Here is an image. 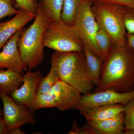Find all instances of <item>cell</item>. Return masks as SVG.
Here are the masks:
<instances>
[{
	"label": "cell",
	"instance_id": "1",
	"mask_svg": "<svg viewBox=\"0 0 134 134\" xmlns=\"http://www.w3.org/2000/svg\"><path fill=\"white\" fill-rule=\"evenodd\" d=\"M106 90H134V53L126 43L113 45L104 60L100 82L93 92Z\"/></svg>",
	"mask_w": 134,
	"mask_h": 134
},
{
	"label": "cell",
	"instance_id": "2",
	"mask_svg": "<svg viewBox=\"0 0 134 134\" xmlns=\"http://www.w3.org/2000/svg\"><path fill=\"white\" fill-rule=\"evenodd\" d=\"M51 68L60 80L71 85L82 94L91 92L94 84L89 79L83 52H60L55 51L51 56Z\"/></svg>",
	"mask_w": 134,
	"mask_h": 134
},
{
	"label": "cell",
	"instance_id": "3",
	"mask_svg": "<svg viewBox=\"0 0 134 134\" xmlns=\"http://www.w3.org/2000/svg\"><path fill=\"white\" fill-rule=\"evenodd\" d=\"M50 23L39 2L34 22L27 28L22 29L17 42L21 58L27 65L29 71L41 65L44 60L45 47L43 37Z\"/></svg>",
	"mask_w": 134,
	"mask_h": 134
},
{
	"label": "cell",
	"instance_id": "4",
	"mask_svg": "<svg viewBox=\"0 0 134 134\" xmlns=\"http://www.w3.org/2000/svg\"><path fill=\"white\" fill-rule=\"evenodd\" d=\"M127 8L114 4H95L92 7L99 28L109 34L114 44L123 45L126 43L125 16Z\"/></svg>",
	"mask_w": 134,
	"mask_h": 134
},
{
	"label": "cell",
	"instance_id": "5",
	"mask_svg": "<svg viewBox=\"0 0 134 134\" xmlns=\"http://www.w3.org/2000/svg\"><path fill=\"white\" fill-rule=\"evenodd\" d=\"M43 43L45 47L60 52H83L84 48L74 25L61 20L49 24L44 33Z\"/></svg>",
	"mask_w": 134,
	"mask_h": 134
},
{
	"label": "cell",
	"instance_id": "6",
	"mask_svg": "<svg viewBox=\"0 0 134 134\" xmlns=\"http://www.w3.org/2000/svg\"><path fill=\"white\" fill-rule=\"evenodd\" d=\"M92 3L84 0L76 11L73 25L79 34L84 47L100 57L104 61L96 40V34L99 29L92 10Z\"/></svg>",
	"mask_w": 134,
	"mask_h": 134
},
{
	"label": "cell",
	"instance_id": "7",
	"mask_svg": "<svg viewBox=\"0 0 134 134\" xmlns=\"http://www.w3.org/2000/svg\"><path fill=\"white\" fill-rule=\"evenodd\" d=\"M134 98V90L121 92L111 90L89 92L82 95L75 110L81 114L97 107L106 105L121 104L126 105Z\"/></svg>",
	"mask_w": 134,
	"mask_h": 134
},
{
	"label": "cell",
	"instance_id": "8",
	"mask_svg": "<svg viewBox=\"0 0 134 134\" xmlns=\"http://www.w3.org/2000/svg\"><path fill=\"white\" fill-rule=\"evenodd\" d=\"M3 105V119L9 131L27 124H35L34 110L15 103L8 94L0 92Z\"/></svg>",
	"mask_w": 134,
	"mask_h": 134
},
{
	"label": "cell",
	"instance_id": "9",
	"mask_svg": "<svg viewBox=\"0 0 134 134\" xmlns=\"http://www.w3.org/2000/svg\"><path fill=\"white\" fill-rule=\"evenodd\" d=\"M42 76L41 70L35 72L28 70L22 77L23 85L10 94L15 103L34 110V103L37 90Z\"/></svg>",
	"mask_w": 134,
	"mask_h": 134
},
{
	"label": "cell",
	"instance_id": "10",
	"mask_svg": "<svg viewBox=\"0 0 134 134\" xmlns=\"http://www.w3.org/2000/svg\"><path fill=\"white\" fill-rule=\"evenodd\" d=\"M22 29L12 36L0 52V68H6L23 74L29 70L26 63L20 55L17 42Z\"/></svg>",
	"mask_w": 134,
	"mask_h": 134
},
{
	"label": "cell",
	"instance_id": "11",
	"mask_svg": "<svg viewBox=\"0 0 134 134\" xmlns=\"http://www.w3.org/2000/svg\"><path fill=\"white\" fill-rule=\"evenodd\" d=\"M49 93L56 101L58 110L62 111L75 109L82 96L74 87L60 79Z\"/></svg>",
	"mask_w": 134,
	"mask_h": 134
},
{
	"label": "cell",
	"instance_id": "12",
	"mask_svg": "<svg viewBox=\"0 0 134 134\" xmlns=\"http://www.w3.org/2000/svg\"><path fill=\"white\" fill-rule=\"evenodd\" d=\"M36 16L19 9L15 17L9 21L0 23V50L17 31L23 28Z\"/></svg>",
	"mask_w": 134,
	"mask_h": 134
},
{
	"label": "cell",
	"instance_id": "13",
	"mask_svg": "<svg viewBox=\"0 0 134 134\" xmlns=\"http://www.w3.org/2000/svg\"><path fill=\"white\" fill-rule=\"evenodd\" d=\"M125 112L107 119L87 121L96 130L97 134H122L125 130Z\"/></svg>",
	"mask_w": 134,
	"mask_h": 134
},
{
	"label": "cell",
	"instance_id": "14",
	"mask_svg": "<svg viewBox=\"0 0 134 134\" xmlns=\"http://www.w3.org/2000/svg\"><path fill=\"white\" fill-rule=\"evenodd\" d=\"M125 106L121 104L101 105L85 111L81 114L87 121L102 120L114 117L124 111Z\"/></svg>",
	"mask_w": 134,
	"mask_h": 134
},
{
	"label": "cell",
	"instance_id": "15",
	"mask_svg": "<svg viewBox=\"0 0 134 134\" xmlns=\"http://www.w3.org/2000/svg\"><path fill=\"white\" fill-rule=\"evenodd\" d=\"M83 52L86 60L87 76L94 85L97 86L100 82L104 61L86 47L84 48Z\"/></svg>",
	"mask_w": 134,
	"mask_h": 134
},
{
	"label": "cell",
	"instance_id": "16",
	"mask_svg": "<svg viewBox=\"0 0 134 134\" xmlns=\"http://www.w3.org/2000/svg\"><path fill=\"white\" fill-rule=\"evenodd\" d=\"M23 74L0 68V92L10 94L23 83Z\"/></svg>",
	"mask_w": 134,
	"mask_h": 134
},
{
	"label": "cell",
	"instance_id": "17",
	"mask_svg": "<svg viewBox=\"0 0 134 134\" xmlns=\"http://www.w3.org/2000/svg\"><path fill=\"white\" fill-rule=\"evenodd\" d=\"M64 0H41L40 2L50 23L61 21Z\"/></svg>",
	"mask_w": 134,
	"mask_h": 134
},
{
	"label": "cell",
	"instance_id": "18",
	"mask_svg": "<svg viewBox=\"0 0 134 134\" xmlns=\"http://www.w3.org/2000/svg\"><path fill=\"white\" fill-rule=\"evenodd\" d=\"M84 0H64L61 20L67 24L73 25L76 11Z\"/></svg>",
	"mask_w": 134,
	"mask_h": 134
},
{
	"label": "cell",
	"instance_id": "19",
	"mask_svg": "<svg viewBox=\"0 0 134 134\" xmlns=\"http://www.w3.org/2000/svg\"><path fill=\"white\" fill-rule=\"evenodd\" d=\"M96 40L97 45L104 60L114 44L112 39L106 32L99 28L96 34Z\"/></svg>",
	"mask_w": 134,
	"mask_h": 134
},
{
	"label": "cell",
	"instance_id": "20",
	"mask_svg": "<svg viewBox=\"0 0 134 134\" xmlns=\"http://www.w3.org/2000/svg\"><path fill=\"white\" fill-rule=\"evenodd\" d=\"M59 77L55 70L51 68L49 73L47 76L41 78L37 90V94L48 93L51 88L58 80Z\"/></svg>",
	"mask_w": 134,
	"mask_h": 134
},
{
	"label": "cell",
	"instance_id": "21",
	"mask_svg": "<svg viewBox=\"0 0 134 134\" xmlns=\"http://www.w3.org/2000/svg\"><path fill=\"white\" fill-rule=\"evenodd\" d=\"M55 107H57V103L49 92L36 94L34 103V111L40 108Z\"/></svg>",
	"mask_w": 134,
	"mask_h": 134
},
{
	"label": "cell",
	"instance_id": "22",
	"mask_svg": "<svg viewBox=\"0 0 134 134\" xmlns=\"http://www.w3.org/2000/svg\"><path fill=\"white\" fill-rule=\"evenodd\" d=\"M124 112L125 130H134V98L125 105Z\"/></svg>",
	"mask_w": 134,
	"mask_h": 134
},
{
	"label": "cell",
	"instance_id": "23",
	"mask_svg": "<svg viewBox=\"0 0 134 134\" xmlns=\"http://www.w3.org/2000/svg\"><path fill=\"white\" fill-rule=\"evenodd\" d=\"M16 7L19 9H22L26 11L37 15L38 12L39 3L34 0H15Z\"/></svg>",
	"mask_w": 134,
	"mask_h": 134
},
{
	"label": "cell",
	"instance_id": "24",
	"mask_svg": "<svg viewBox=\"0 0 134 134\" xmlns=\"http://www.w3.org/2000/svg\"><path fill=\"white\" fill-rule=\"evenodd\" d=\"M18 10L15 8L11 0H0V19L7 16L16 15Z\"/></svg>",
	"mask_w": 134,
	"mask_h": 134
},
{
	"label": "cell",
	"instance_id": "25",
	"mask_svg": "<svg viewBox=\"0 0 134 134\" xmlns=\"http://www.w3.org/2000/svg\"><path fill=\"white\" fill-rule=\"evenodd\" d=\"M125 24L127 33H134V8H127Z\"/></svg>",
	"mask_w": 134,
	"mask_h": 134
},
{
	"label": "cell",
	"instance_id": "26",
	"mask_svg": "<svg viewBox=\"0 0 134 134\" xmlns=\"http://www.w3.org/2000/svg\"><path fill=\"white\" fill-rule=\"evenodd\" d=\"M93 5L98 4H117L127 8H134V0H90Z\"/></svg>",
	"mask_w": 134,
	"mask_h": 134
},
{
	"label": "cell",
	"instance_id": "27",
	"mask_svg": "<svg viewBox=\"0 0 134 134\" xmlns=\"http://www.w3.org/2000/svg\"><path fill=\"white\" fill-rule=\"evenodd\" d=\"M80 134H97L95 130L87 122L82 127H79Z\"/></svg>",
	"mask_w": 134,
	"mask_h": 134
},
{
	"label": "cell",
	"instance_id": "28",
	"mask_svg": "<svg viewBox=\"0 0 134 134\" xmlns=\"http://www.w3.org/2000/svg\"><path fill=\"white\" fill-rule=\"evenodd\" d=\"M126 44L134 53V33L126 34Z\"/></svg>",
	"mask_w": 134,
	"mask_h": 134
},
{
	"label": "cell",
	"instance_id": "29",
	"mask_svg": "<svg viewBox=\"0 0 134 134\" xmlns=\"http://www.w3.org/2000/svg\"><path fill=\"white\" fill-rule=\"evenodd\" d=\"M8 134V130L5 124L3 117L0 116V134Z\"/></svg>",
	"mask_w": 134,
	"mask_h": 134
},
{
	"label": "cell",
	"instance_id": "30",
	"mask_svg": "<svg viewBox=\"0 0 134 134\" xmlns=\"http://www.w3.org/2000/svg\"><path fill=\"white\" fill-rule=\"evenodd\" d=\"M68 134H80L79 132V127H78L77 124L75 120H74L71 129L68 132Z\"/></svg>",
	"mask_w": 134,
	"mask_h": 134
},
{
	"label": "cell",
	"instance_id": "31",
	"mask_svg": "<svg viewBox=\"0 0 134 134\" xmlns=\"http://www.w3.org/2000/svg\"><path fill=\"white\" fill-rule=\"evenodd\" d=\"M8 134H25L24 132L22 131L20 129V127L17 128L15 129L10 130L8 132Z\"/></svg>",
	"mask_w": 134,
	"mask_h": 134
},
{
	"label": "cell",
	"instance_id": "32",
	"mask_svg": "<svg viewBox=\"0 0 134 134\" xmlns=\"http://www.w3.org/2000/svg\"><path fill=\"white\" fill-rule=\"evenodd\" d=\"M3 115V111L1 110V107H0V116L2 117Z\"/></svg>",
	"mask_w": 134,
	"mask_h": 134
},
{
	"label": "cell",
	"instance_id": "33",
	"mask_svg": "<svg viewBox=\"0 0 134 134\" xmlns=\"http://www.w3.org/2000/svg\"><path fill=\"white\" fill-rule=\"evenodd\" d=\"M34 1H38V0H34Z\"/></svg>",
	"mask_w": 134,
	"mask_h": 134
}]
</instances>
